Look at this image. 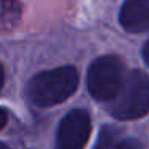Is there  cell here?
<instances>
[{
	"instance_id": "8",
	"label": "cell",
	"mask_w": 149,
	"mask_h": 149,
	"mask_svg": "<svg viewBox=\"0 0 149 149\" xmlns=\"http://www.w3.org/2000/svg\"><path fill=\"white\" fill-rule=\"evenodd\" d=\"M7 122H8V112H7V109L0 107V130L7 125Z\"/></svg>"
},
{
	"instance_id": "5",
	"label": "cell",
	"mask_w": 149,
	"mask_h": 149,
	"mask_svg": "<svg viewBox=\"0 0 149 149\" xmlns=\"http://www.w3.org/2000/svg\"><path fill=\"white\" fill-rule=\"evenodd\" d=\"M120 24L128 32L149 31V0H127L120 10Z\"/></svg>"
},
{
	"instance_id": "10",
	"label": "cell",
	"mask_w": 149,
	"mask_h": 149,
	"mask_svg": "<svg viewBox=\"0 0 149 149\" xmlns=\"http://www.w3.org/2000/svg\"><path fill=\"white\" fill-rule=\"evenodd\" d=\"M3 80H5V71H3V66L0 64V88L3 85Z\"/></svg>"
},
{
	"instance_id": "2",
	"label": "cell",
	"mask_w": 149,
	"mask_h": 149,
	"mask_svg": "<svg viewBox=\"0 0 149 149\" xmlns=\"http://www.w3.org/2000/svg\"><path fill=\"white\" fill-rule=\"evenodd\" d=\"M109 103L111 114L119 120H135L146 116L149 112V77L139 71L130 72Z\"/></svg>"
},
{
	"instance_id": "9",
	"label": "cell",
	"mask_w": 149,
	"mask_h": 149,
	"mask_svg": "<svg viewBox=\"0 0 149 149\" xmlns=\"http://www.w3.org/2000/svg\"><path fill=\"white\" fill-rule=\"evenodd\" d=\"M143 58H144L146 64L149 66V40H148V43L144 45V48H143Z\"/></svg>"
},
{
	"instance_id": "11",
	"label": "cell",
	"mask_w": 149,
	"mask_h": 149,
	"mask_svg": "<svg viewBox=\"0 0 149 149\" xmlns=\"http://www.w3.org/2000/svg\"><path fill=\"white\" fill-rule=\"evenodd\" d=\"M0 149H8V148H7L5 144H2V143H0Z\"/></svg>"
},
{
	"instance_id": "6",
	"label": "cell",
	"mask_w": 149,
	"mask_h": 149,
	"mask_svg": "<svg viewBox=\"0 0 149 149\" xmlns=\"http://www.w3.org/2000/svg\"><path fill=\"white\" fill-rule=\"evenodd\" d=\"M95 149H120L119 133L112 127H104L100 133L96 148Z\"/></svg>"
},
{
	"instance_id": "7",
	"label": "cell",
	"mask_w": 149,
	"mask_h": 149,
	"mask_svg": "<svg viewBox=\"0 0 149 149\" xmlns=\"http://www.w3.org/2000/svg\"><path fill=\"white\" fill-rule=\"evenodd\" d=\"M120 149H143L141 143L138 141V139H123V141H120Z\"/></svg>"
},
{
	"instance_id": "3",
	"label": "cell",
	"mask_w": 149,
	"mask_h": 149,
	"mask_svg": "<svg viewBox=\"0 0 149 149\" xmlns=\"http://www.w3.org/2000/svg\"><path fill=\"white\" fill-rule=\"evenodd\" d=\"M123 80V63L117 56H101L90 66L87 77L88 91L98 101H112Z\"/></svg>"
},
{
	"instance_id": "4",
	"label": "cell",
	"mask_w": 149,
	"mask_h": 149,
	"mask_svg": "<svg viewBox=\"0 0 149 149\" xmlns=\"http://www.w3.org/2000/svg\"><path fill=\"white\" fill-rule=\"evenodd\" d=\"M90 132L91 120L87 111H71L59 123L56 149H84L90 138Z\"/></svg>"
},
{
	"instance_id": "1",
	"label": "cell",
	"mask_w": 149,
	"mask_h": 149,
	"mask_svg": "<svg viewBox=\"0 0 149 149\" xmlns=\"http://www.w3.org/2000/svg\"><path fill=\"white\" fill-rule=\"evenodd\" d=\"M79 85V74L72 66H63L52 71H45L32 77L27 87V93L37 106H55L68 100Z\"/></svg>"
}]
</instances>
